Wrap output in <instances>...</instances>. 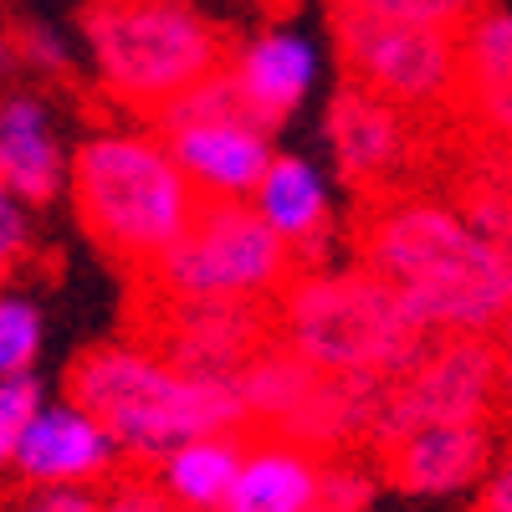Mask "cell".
<instances>
[{
	"label": "cell",
	"instance_id": "obj_1",
	"mask_svg": "<svg viewBox=\"0 0 512 512\" xmlns=\"http://www.w3.org/2000/svg\"><path fill=\"white\" fill-rule=\"evenodd\" d=\"M359 262L384 277L425 333H497L512 313V251L461 205L390 195L359 221Z\"/></svg>",
	"mask_w": 512,
	"mask_h": 512
},
{
	"label": "cell",
	"instance_id": "obj_2",
	"mask_svg": "<svg viewBox=\"0 0 512 512\" xmlns=\"http://www.w3.org/2000/svg\"><path fill=\"white\" fill-rule=\"evenodd\" d=\"M67 190L88 236L139 277L175 246L205 195L180 169L169 139L103 128L67 159Z\"/></svg>",
	"mask_w": 512,
	"mask_h": 512
},
{
	"label": "cell",
	"instance_id": "obj_3",
	"mask_svg": "<svg viewBox=\"0 0 512 512\" xmlns=\"http://www.w3.org/2000/svg\"><path fill=\"white\" fill-rule=\"evenodd\" d=\"M67 395L108 425L123 456L139 461H159L210 431H241L251 420L241 379L185 374L149 344H103L82 354L67 374Z\"/></svg>",
	"mask_w": 512,
	"mask_h": 512
},
{
	"label": "cell",
	"instance_id": "obj_4",
	"mask_svg": "<svg viewBox=\"0 0 512 512\" xmlns=\"http://www.w3.org/2000/svg\"><path fill=\"white\" fill-rule=\"evenodd\" d=\"M277 344L328 374L400 379L425 359L436 333L415 323V313L384 277L354 267L303 277L292 272V282L277 292Z\"/></svg>",
	"mask_w": 512,
	"mask_h": 512
},
{
	"label": "cell",
	"instance_id": "obj_5",
	"mask_svg": "<svg viewBox=\"0 0 512 512\" xmlns=\"http://www.w3.org/2000/svg\"><path fill=\"white\" fill-rule=\"evenodd\" d=\"M82 36L103 88L139 113L226 67L221 26L190 0H93Z\"/></svg>",
	"mask_w": 512,
	"mask_h": 512
},
{
	"label": "cell",
	"instance_id": "obj_6",
	"mask_svg": "<svg viewBox=\"0 0 512 512\" xmlns=\"http://www.w3.org/2000/svg\"><path fill=\"white\" fill-rule=\"evenodd\" d=\"M390 384L395 379H374V374H328L303 354H292L287 344L262 349L241 374L251 420H262L267 431H282L303 446L374 441Z\"/></svg>",
	"mask_w": 512,
	"mask_h": 512
},
{
	"label": "cell",
	"instance_id": "obj_7",
	"mask_svg": "<svg viewBox=\"0 0 512 512\" xmlns=\"http://www.w3.org/2000/svg\"><path fill=\"white\" fill-rule=\"evenodd\" d=\"M292 272L297 251L256 216L251 200H205L190 231L139 282L185 297H272Z\"/></svg>",
	"mask_w": 512,
	"mask_h": 512
},
{
	"label": "cell",
	"instance_id": "obj_8",
	"mask_svg": "<svg viewBox=\"0 0 512 512\" xmlns=\"http://www.w3.org/2000/svg\"><path fill=\"white\" fill-rule=\"evenodd\" d=\"M338 52L354 82L410 113L461 103V31L338 6Z\"/></svg>",
	"mask_w": 512,
	"mask_h": 512
},
{
	"label": "cell",
	"instance_id": "obj_9",
	"mask_svg": "<svg viewBox=\"0 0 512 512\" xmlns=\"http://www.w3.org/2000/svg\"><path fill=\"white\" fill-rule=\"evenodd\" d=\"M139 323L144 344L185 374L241 379L246 364L272 344L277 308H267V297H185L144 282Z\"/></svg>",
	"mask_w": 512,
	"mask_h": 512
},
{
	"label": "cell",
	"instance_id": "obj_10",
	"mask_svg": "<svg viewBox=\"0 0 512 512\" xmlns=\"http://www.w3.org/2000/svg\"><path fill=\"white\" fill-rule=\"evenodd\" d=\"M502 400L497 384V344L492 333H446L425 359L390 384L374 446H390L395 436L436 420H487Z\"/></svg>",
	"mask_w": 512,
	"mask_h": 512
},
{
	"label": "cell",
	"instance_id": "obj_11",
	"mask_svg": "<svg viewBox=\"0 0 512 512\" xmlns=\"http://www.w3.org/2000/svg\"><path fill=\"white\" fill-rule=\"evenodd\" d=\"M118 461H123L118 436L88 405L62 395L41 400V410L31 415L11 472L26 487H98L118 472Z\"/></svg>",
	"mask_w": 512,
	"mask_h": 512
},
{
	"label": "cell",
	"instance_id": "obj_12",
	"mask_svg": "<svg viewBox=\"0 0 512 512\" xmlns=\"http://www.w3.org/2000/svg\"><path fill=\"white\" fill-rule=\"evenodd\" d=\"M497 461L487 420H436L415 425L384 446V472L410 497H456L477 492Z\"/></svg>",
	"mask_w": 512,
	"mask_h": 512
},
{
	"label": "cell",
	"instance_id": "obj_13",
	"mask_svg": "<svg viewBox=\"0 0 512 512\" xmlns=\"http://www.w3.org/2000/svg\"><path fill=\"white\" fill-rule=\"evenodd\" d=\"M328 144H333V159H338V175L349 185L379 190L415 159L410 108L369 93L364 82H349V88L328 103Z\"/></svg>",
	"mask_w": 512,
	"mask_h": 512
},
{
	"label": "cell",
	"instance_id": "obj_14",
	"mask_svg": "<svg viewBox=\"0 0 512 512\" xmlns=\"http://www.w3.org/2000/svg\"><path fill=\"white\" fill-rule=\"evenodd\" d=\"M226 67H231L241 98L251 103L256 123H262L267 134L308 103V93L318 88V77H323L318 47L303 31H292V26H267V31L246 36L241 47L231 52Z\"/></svg>",
	"mask_w": 512,
	"mask_h": 512
},
{
	"label": "cell",
	"instance_id": "obj_15",
	"mask_svg": "<svg viewBox=\"0 0 512 512\" xmlns=\"http://www.w3.org/2000/svg\"><path fill=\"white\" fill-rule=\"evenodd\" d=\"M175 149L180 169L195 180L205 200H251L272 164V139L262 123L251 118H210V123H185L164 134Z\"/></svg>",
	"mask_w": 512,
	"mask_h": 512
},
{
	"label": "cell",
	"instance_id": "obj_16",
	"mask_svg": "<svg viewBox=\"0 0 512 512\" xmlns=\"http://www.w3.org/2000/svg\"><path fill=\"white\" fill-rule=\"evenodd\" d=\"M323 507V461L313 446L267 431L246 446L241 477L226 497V512H318Z\"/></svg>",
	"mask_w": 512,
	"mask_h": 512
},
{
	"label": "cell",
	"instance_id": "obj_17",
	"mask_svg": "<svg viewBox=\"0 0 512 512\" xmlns=\"http://www.w3.org/2000/svg\"><path fill=\"white\" fill-rule=\"evenodd\" d=\"M0 175H6V185L21 205L57 200V190L67 180V154L57 139L52 108L31 93L0 98Z\"/></svg>",
	"mask_w": 512,
	"mask_h": 512
},
{
	"label": "cell",
	"instance_id": "obj_18",
	"mask_svg": "<svg viewBox=\"0 0 512 512\" xmlns=\"http://www.w3.org/2000/svg\"><path fill=\"white\" fill-rule=\"evenodd\" d=\"M251 205L297 256H313L328 236L333 195H328L323 169L303 154H272L262 185L251 190Z\"/></svg>",
	"mask_w": 512,
	"mask_h": 512
},
{
	"label": "cell",
	"instance_id": "obj_19",
	"mask_svg": "<svg viewBox=\"0 0 512 512\" xmlns=\"http://www.w3.org/2000/svg\"><path fill=\"white\" fill-rule=\"evenodd\" d=\"M461 108L497 139L512 134V11H477L461 26Z\"/></svg>",
	"mask_w": 512,
	"mask_h": 512
},
{
	"label": "cell",
	"instance_id": "obj_20",
	"mask_svg": "<svg viewBox=\"0 0 512 512\" xmlns=\"http://www.w3.org/2000/svg\"><path fill=\"white\" fill-rule=\"evenodd\" d=\"M241 461H246L241 431H210V436H195L169 456H159L154 482L180 512H226V497L241 477Z\"/></svg>",
	"mask_w": 512,
	"mask_h": 512
},
{
	"label": "cell",
	"instance_id": "obj_21",
	"mask_svg": "<svg viewBox=\"0 0 512 512\" xmlns=\"http://www.w3.org/2000/svg\"><path fill=\"white\" fill-rule=\"evenodd\" d=\"M41 338H47L41 308L21 292H0V379L31 374L36 359H41Z\"/></svg>",
	"mask_w": 512,
	"mask_h": 512
},
{
	"label": "cell",
	"instance_id": "obj_22",
	"mask_svg": "<svg viewBox=\"0 0 512 512\" xmlns=\"http://www.w3.org/2000/svg\"><path fill=\"white\" fill-rule=\"evenodd\" d=\"M456 205H461L487 236H497V241L512 251V159H497V164L482 169L477 180H466Z\"/></svg>",
	"mask_w": 512,
	"mask_h": 512
},
{
	"label": "cell",
	"instance_id": "obj_23",
	"mask_svg": "<svg viewBox=\"0 0 512 512\" xmlns=\"http://www.w3.org/2000/svg\"><path fill=\"white\" fill-rule=\"evenodd\" d=\"M41 379L36 374H6L0 379V472H11L16 466V446L26 436L31 415L41 410Z\"/></svg>",
	"mask_w": 512,
	"mask_h": 512
},
{
	"label": "cell",
	"instance_id": "obj_24",
	"mask_svg": "<svg viewBox=\"0 0 512 512\" xmlns=\"http://www.w3.org/2000/svg\"><path fill=\"white\" fill-rule=\"evenodd\" d=\"M344 6L374 11V16H395V21H420V26H446L461 31L487 0H344Z\"/></svg>",
	"mask_w": 512,
	"mask_h": 512
},
{
	"label": "cell",
	"instance_id": "obj_25",
	"mask_svg": "<svg viewBox=\"0 0 512 512\" xmlns=\"http://www.w3.org/2000/svg\"><path fill=\"white\" fill-rule=\"evenodd\" d=\"M374 472L359 461H323V507L328 512H369L374 502Z\"/></svg>",
	"mask_w": 512,
	"mask_h": 512
},
{
	"label": "cell",
	"instance_id": "obj_26",
	"mask_svg": "<svg viewBox=\"0 0 512 512\" xmlns=\"http://www.w3.org/2000/svg\"><path fill=\"white\" fill-rule=\"evenodd\" d=\"M103 497L93 487H31L21 512H98Z\"/></svg>",
	"mask_w": 512,
	"mask_h": 512
},
{
	"label": "cell",
	"instance_id": "obj_27",
	"mask_svg": "<svg viewBox=\"0 0 512 512\" xmlns=\"http://www.w3.org/2000/svg\"><path fill=\"white\" fill-rule=\"evenodd\" d=\"M169 507H175V502L164 497L159 482H118V487L103 497L98 512H169Z\"/></svg>",
	"mask_w": 512,
	"mask_h": 512
},
{
	"label": "cell",
	"instance_id": "obj_28",
	"mask_svg": "<svg viewBox=\"0 0 512 512\" xmlns=\"http://www.w3.org/2000/svg\"><path fill=\"white\" fill-rule=\"evenodd\" d=\"M472 512H512V451L492 461L487 482H482L477 497H472Z\"/></svg>",
	"mask_w": 512,
	"mask_h": 512
},
{
	"label": "cell",
	"instance_id": "obj_29",
	"mask_svg": "<svg viewBox=\"0 0 512 512\" xmlns=\"http://www.w3.org/2000/svg\"><path fill=\"white\" fill-rule=\"evenodd\" d=\"M16 47H21V57H31L36 67H67V47L57 41V31H41V26H26L21 36H16Z\"/></svg>",
	"mask_w": 512,
	"mask_h": 512
},
{
	"label": "cell",
	"instance_id": "obj_30",
	"mask_svg": "<svg viewBox=\"0 0 512 512\" xmlns=\"http://www.w3.org/2000/svg\"><path fill=\"white\" fill-rule=\"evenodd\" d=\"M26 210H21V200H11L6 210H0V262H16V256L26 251Z\"/></svg>",
	"mask_w": 512,
	"mask_h": 512
},
{
	"label": "cell",
	"instance_id": "obj_31",
	"mask_svg": "<svg viewBox=\"0 0 512 512\" xmlns=\"http://www.w3.org/2000/svg\"><path fill=\"white\" fill-rule=\"evenodd\" d=\"M492 344H497V384H502V405L512 410V313L497 323Z\"/></svg>",
	"mask_w": 512,
	"mask_h": 512
},
{
	"label": "cell",
	"instance_id": "obj_32",
	"mask_svg": "<svg viewBox=\"0 0 512 512\" xmlns=\"http://www.w3.org/2000/svg\"><path fill=\"white\" fill-rule=\"evenodd\" d=\"M16 52H21V47H16V36H11L6 26H0V67H11V62H16Z\"/></svg>",
	"mask_w": 512,
	"mask_h": 512
},
{
	"label": "cell",
	"instance_id": "obj_33",
	"mask_svg": "<svg viewBox=\"0 0 512 512\" xmlns=\"http://www.w3.org/2000/svg\"><path fill=\"white\" fill-rule=\"evenodd\" d=\"M11 200H16V195H11V185H6V175H0V210H6Z\"/></svg>",
	"mask_w": 512,
	"mask_h": 512
},
{
	"label": "cell",
	"instance_id": "obj_34",
	"mask_svg": "<svg viewBox=\"0 0 512 512\" xmlns=\"http://www.w3.org/2000/svg\"><path fill=\"white\" fill-rule=\"evenodd\" d=\"M502 144H507V159H512V134H507V139H502Z\"/></svg>",
	"mask_w": 512,
	"mask_h": 512
},
{
	"label": "cell",
	"instance_id": "obj_35",
	"mask_svg": "<svg viewBox=\"0 0 512 512\" xmlns=\"http://www.w3.org/2000/svg\"><path fill=\"white\" fill-rule=\"evenodd\" d=\"M0 272H6V262H0Z\"/></svg>",
	"mask_w": 512,
	"mask_h": 512
},
{
	"label": "cell",
	"instance_id": "obj_36",
	"mask_svg": "<svg viewBox=\"0 0 512 512\" xmlns=\"http://www.w3.org/2000/svg\"><path fill=\"white\" fill-rule=\"evenodd\" d=\"M318 512H328V507H318Z\"/></svg>",
	"mask_w": 512,
	"mask_h": 512
}]
</instances>
